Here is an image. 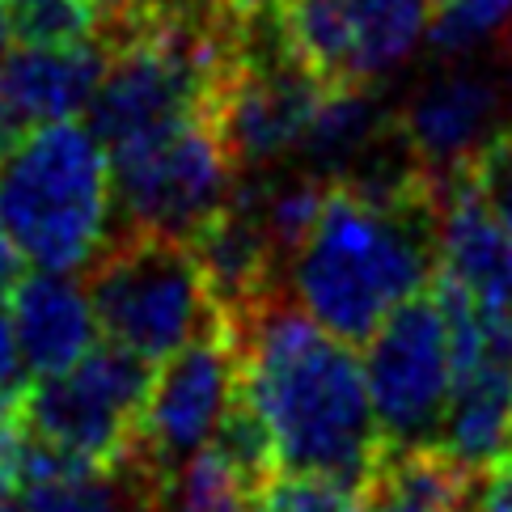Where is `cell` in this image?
<instances>
[{
	"mask_svg": "<svg viewBox=\"0 0 512 512\" xmlns=\"http://www.w3.org/2000/svg\"><path fill=\"white\" fill-rule=\"evenodd\" d=\"M237 331V390L259 415L276 470L360 487L386 449L364 360L284 292H271Z\"/></svg>",
	"mask_w": 512,
	"mask_h": 512,
	"instance_id": "1",
	"label": "cell"
},
{
	"mask_svg": "<svg viewBox=\"0 0 512 512\" xmlns=\"http://www.w3.org/2000/svg\"><path fill=\"white\" fill-rule=\"evenodd\" d=\"M441 191L373 199L331 182L318 225L288 259V297L343 343H364L436 280Z\"/></svg>",
	"mask_w": 512,
	"mask_h": 512,
	"instance_id": "2",
	"label": "cell"
},
{
	"mask_svg": "<svg viewBox=\"0 0 512 512\" xmlns=\"http://www.w3.org/2000/svg\"><path fill=\"white\" fill-rule=\"evenodd\" d=\"M111 208V157L81 119L34 127L0 161V229L39 271H85Z\"/></svg>",
	"mask_w": 512,
	"mask_h": 512,
	"instance_id": "3",
	"label": "cell"
},
{
	"mask_svg": "<svg viewBox=\"0 0 512 512\" xmlns=\"http://www.w3.org/2000/svg\"><path fill=\"white\" fill-rule=\"evenodd\" d=\"M85 292L98 335L153 369L225 318L191 242L140 229L106 237L89 263Z\"/></svg>",
	"mask_w": 512,
	"mask_h": 512,
	"instance_id": "4",
	"label": "cell"
},
{
	"mask_svg": "<svg viewBox=\"0 0 512 512\" xmlns=\"http://www.w3.org/2000/svg\"><path fill=\"white\" fill-rule=\"evenodd\" d=\"M106 157L111 204L123 216V229L178 242H191L216 212H225L237 187V170L208 115H191L166 132L106 149Z\"/></svg>",
	"mask_w": 512,
	"mask_h": 512,
	"instance_id": "5",
	"label": "cell"
},
{
	"mask_svg": "<svg viewBox=\"0 0 512 512\" xmlns=\"http://www.w3.org/2000/svg\"><path fill=\"white\" fill-rule=\"evenodd\" d=\"M149 381L153 364L115 343H94L72 369L34 377V386H26L30 441L94 466L123 462L136 441Z\"/></svg>",
	"mask_w": 512,
	"mask_h": 512,
	"instance_id": "6",
	"label": "cell"
},
{
	"mask_svg": "<svg viewBox=\"0 0 512 512\" xmlns=\"http://www.w3.org/2000/svg\"><path fill=\"white\" fill-rule=\"evenodd\" d=\"M284 47L322 85H373L428 39L436 0H267Z\"/></svg>",
	"mask_w": 512,
	"mask_h": 512,
	"instance_id": "7",
	"label": "cell"
},
{
	"mask_svg": "<svg viewBox=\"0 0 512 512\" xmlns=\"http://www.w3.org/2000/svg\"><path fill=\"white\" fill-rule=\"evenodd\" d=\"M364 381L386 445L441 441L453 390V335L436 292L424 288L364 339Z\"/></svg>",
	"mask_w": 512,
	"mask_h": 512,
	"instance_id": "8",
	"label": "cell"
},
{
	"mask_svg": "<svg viewBox=\"0 0 512 512\" xmlns=\"http://www.w3.org/2000/svg\"><path fill=\"white\" fill-rule=\"evenodd\" d=\"M233 394L237 331L229 318H221L182 352L157 364L127 457H136L157 483H166L187 457H195L216 436Z\"/></svg>",
	"mask_w": 512,
	"mask_h": 512,
	"instance_id": "9",
	"label": "cell"
},
{
	"mask_svg": "<svg viewBox=\"0 0 512 512\" xmlns=\"http://www.w3.org/2000/svg\"><path fill=\"white\" fill-rule=\"evenodd\" d=\"M504 85L487 68L449 64L419 81L407 102L394 111V127L436 187L470 170V161L487 149V140L504 127Z\"/></svg>",
	"mask_w": 512,
	"mask_h": 512,
	"instance_id": "10",
	"label": "cell"
},
{
	"mask_svg": "<svg viewBox=\"0 0 512 512\" xmlns=\"http://www.w3.org/2000/svg\"><path fill=\"white\" fill-rule=\"evenodd\" d=\"M106 72V43H17L0 56V127L17 140L47 123L81 119Z\"/></svg>",
	"mask_w": 512,
	"mask_h": 512,
	"instance_id": "11",
	"label": "cell"
},
{
	"mask_svg": "<svg viewBox=\"0 0 512 512\" xmlns=\"http://www.w3.org/2000/svg\"><path fill=\"white\" fill-rule=\"evenodd\" d=\"M13 487L26 512H157L166 483H157L136 457H123L115 466H94L30 441L26 432Z\"/></svg>",
	"mask_w": 512,
	"mask_h": 512,
	"instance_id": "12",
	"label": "cell"
},
{
	"mask_svg": "<svg viewBox=\"0 0 512 512\" xmlns=\"http://www.w3.org/2000/svg\"><path fill=\"white\" fill-rule=\"evenodd\" d=\"M436 276L470 301L512 314V229L491 216L470 174L453 178L436 216Z\"/></svg>",
	"mask_w": 512,
	"mask_h": 512,
	"instance_id": "13",
	"label": "cell"
},
{
	"mask_svg": "<svg viewBox=\"0 0 512 512\" xmlns=\"http://www.w3.org/2000/svg\"><path fill=\"white\" fill-rule=\"evenodd\" d=\"M9 318L17 356L30 377L64 373L98 343L89 292L64 271H39V276L17 280L9 292Z\"/></svg>",
	"mask_w": 512,
	"mask_h": 512,
	"instance_id": "14",
	"label": "cell"
},
{
	"mask_svg": "<svg viewBox=\"0 0 512 512\" xmlns=\"http://www.w3.org/2000/svg\"><path fill=\"white\" fill-rule=\"evenodd\" d=\"M474 483L441 445H386L356 487V512H470Z\"/></svg>",
	"mask_w": 512,
	"mask_h": 512,
	"instance_id": "15",
	"label": "cell"
},
{
	"mask_svg": "<svg viewBox=\"0 0 512 512\" xmlns=\"http://www.w3.org/2000/svg\"><path fill=\"white\" fill-rule=\"evenodd\" d=\"M390 123L394 111L377 102L373 85H331L322 94L314 119H309L292 161L309 174L335 182L390 132Z\"/></svg>",
	"mask_w": 512,
	"mask_h": 512,
	"instance_id": "16",
	"label": "cell"
},
{
	"mask_svg": "<svg viewBox=\"0 0 512 512\" xmlns=\"http://www.w3.org/2000/svg\"><path fill=\"white\" fill-rule=\"evenodd\" d=\"M250 483L229 457L204 445L161 487L157 512H250Z\"/></svg>",
	"mask_w": 512,
	"mask_h": 512,
	"instance_id": "17",
	"label": "cell"
},
{
	"mask_svg": "<svg viewBox=\"0 0 512 512\" xmlns=\"http://www.w3.org/2000/svg\"><path fill=\"white\" fill-rule=\"evenodd\" d=\"M512 30V0H436L428 39L445 56H470Z\"/></svg>",
	"mask_w": 512,
	"mask_h": 512,
	"instance_id": "18",
	"label": "cell"
},
{
	"mask_svg": "<svg viewBox=\"0 0 512 512\" xmlns=\"http://www.w3.org/2000/svg\"><path fill=\"white\" fill-rule=\"evenodd\" d=\"M250 512H356V487L322 474L276 470L250 491Z\"/></svg>",
	"mask_w": 512,
	"mask_h": 512,
	"instance_id": "19",
	"label": "cell"
},
{
	"mask_svg": "<svg viewBox=\"0 0 512 512\" xmlns=\"http://www.w3.org/2000/svg\"><path fill=\"white\" fill-rule=\"evenodd\" d=\"M466 174L474 182V191L483 195V204L491 208V216L512 229V127H500L487 140V149L470 161Z\"/></svg>",
	"mask_w": 512,
	"mask_h": 512,
	"instance_id": "20",
	"label": "cell"
},
{
	"mask_svg": "<svg viewBox=\"0 0 512 512\" xmlns=\"http://www.w3.org/2000/svg\"><path fill=\"white\" fill-rule=\"evenodd\" d=\"M26 449V386L0 390V483H13Z\"/></svg>",
	"mask_w": 512,
	"mask_h": 512,
	"instance_id": "21",
	"label": "cell"
},
{
	"mask_svg": "<svg viewBox=\"0 0 512 512\" xmlns=\"http://www.w3.org/2000/svg\"><path fill=\"white\" fill-rule=\"evenodd\" d=\"M22 356H17V339H13V318L9 305H0V390H17L22 386Z\"/></svg>",
	"mask_w": 512,
	"mask_h": 512,
	"instance_id": "22",
	"label": "cell"
},
{
	"mask_svg": "<svg viewBox=\"0 0 512 512\" xmlns=\"http://www.w3.org/2000/svg\"><path fill=\"white\" fill-rule=\"evenodd\" d=\"M22 254H17V246L5 237V229H0V305L9 301V292L17 288V280H22Z\"/></svg>",
	"mask_w": 512,
	"mask_h": 512,
	"instance_id": "23",
	"label": "cell"
},
{
	"mask_svg": "<svg viewBox=\"0 0 512 512\" xmlns=\"http://www.w3.org/2000/svg\"><path fill=\"white\" fill-rule=\"evenodd\" d=\"M13 43V13H9V0H0V56L9 51Z\"/></svg>",
	"mask_w": 512,
	"mask_h": 512,
	"instance_id": "24",
	"label": "cell"
},
{
	"mask_svg": "<svg viewBox=\"0 0 512 512\" xmlns=\"http://www.w3.org/2000/svg\"><path fill=\"white\" fill-rule=\"evenodd\" d=\"M0 512H26V504H22V496H17L13 483H0Z\"/></svg>",
	"mask_w": 512,
	"mask_h": 512,
	"instance_id": "25",
	"label": "cell"
},
{
	"mask_svg": "<svg viewBox=\"0 0 512 512\" xmlns=\"http://www.w3.org/2000/svg\"><path fill=\"white\" fill-rule=\"evenodd\" d=\"M204 5H212V9H229V13H237V9H254V5H263V0H204Z\"/></svg>",
	"mask_w": 512,
	"mask_h": 512,
	"instance_id": "26",
	"label": "cell"
},
{
	"mask_svg": "<svg viewBox=\"0 0 512 512\" xmlns=\"http://www.w3.org/2000/svg\"><path fill=\"white\" fill-rule=\"evenodd\" d=\"M9 144H13V136L5 132V127H0V161H5V153H9Z\"/></svg>",
	"mask_w": 512,
	"mask_h": 512,
	"instance_id": "27",
	"label": "cell"
},
{
	"mask_svg": "<svg viewBox=\"0 0 512 512\" xmlns=\"http://www.w3.org/2000/svg\"><path fill=\"white\" fill-rule=\"evenodd\" d=\"M504 56H508V77H512V30H508V47H504Z\"/></svg>",
	"mask_w": 512,
	"mask_h": 512,
	"instance_id": "28",
	"label": "cell"
}]
</instances>
